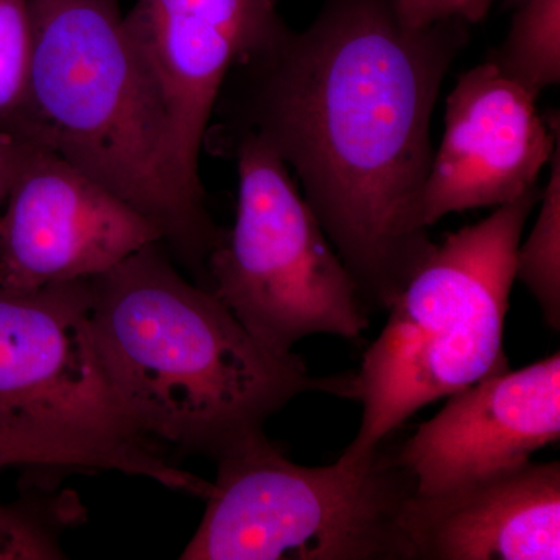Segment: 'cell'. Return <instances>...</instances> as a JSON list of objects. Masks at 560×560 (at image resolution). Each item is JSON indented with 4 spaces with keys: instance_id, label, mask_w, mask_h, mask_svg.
<instances>
[{
    "instance_id": "6da1fadb",
    "label": "cell",
    "mask_w": 560,
    "mask_h": 560,
    "mask_svg": "<svg viewBox=\"0 0 560 560\" xmlns=\"http://www.w3.org/2000/svg\"><path fill=\"white\" fill-rule=\"evenodd\" d=\"M463 21L410 27L390 0H324L226 81L231 128L293 172L368 311H388L436 248L422 219L431 117L469 44Z\"/></svg>"
},
{
    "instance_id": "7a4b0ae2",
    "label": "cell",
    "mask_w": 560,
    "mask_h": 560,
    "mask_svg": "<svg viewBox=\"0 0 560 560\" xmlns=\"http://www.w3.org/2000/svg\"><path fill=\"white\" fill-rule=\"evenodd\" d=\"M103 366L140 436L219 458L307 393L349 399L350 374L315 377L260 345L162 242L90 279Z\"/></svg>"
},
{
    "instance_id": "3957f363",
    "label": "cell",
    "mask_w": 560,
    "mask_h": 560,
    "mask_svg": "<svg viewBox=\"0 0 560 560\" xmlns=\"http://www.w3.org/2000/svg\"><path fill=\"white\" fill-rule=\"evenodd\" d=\"M33 65L21 139L54 151L138 210L209 290L224 230L180 176L172 125L117 0H31Z\"/></svg>"
},
{
    "instance_id": "277c9868",
    "label": "cell",
    "mask_w": 560,
    "mask_h": 560,
    "mask_svg": "<svg viewBox=\"0 0 560 560\" xmlns=\"http://www.w3.org/2000/svg\"><path fill=\"white\" fill-rule=\"evenodd\" d=\"M540 191L448 234L408 280L350 374L349 399L363 411L342 455H371L427 405L510 370L504 327L515 254Z\"/></svg>"
},
{
    "instance_id": "5b68a950",
    "label": "cell",
    "mask_w": 560,
    "mask_h": 560,
    "mask_svg": "<svg viewBox=\"0 0 560 560\" xmlns=\"http://www.w3.org/2000/svg\"><path fill=\"white\" fill-rule=\"evenodd\" d=\"M217 464L183 560H415L401 525L415 486L383 444L308 467L260 431Z\"/></svg>"
},
{
    "instance_id": "8992f818",
    "label": "cell",
    "mask_w": 560,
    "mask_h": 560,
    "mask_svg": "<svg viewBox=\"0 0 560 560\" xmlns=\"http://www.w3.org/2000/svg\"><path fill=\"white\" fill-rule=\"evenodd\" d=\"M232 140L237 213L210 253L209 290L278 355L313 335L357 340L370 311L296 179L259 136Z\"/></svg>"
},
{
    "instance_id": "52a82bcc",
    "label": "cell",
    "mask_w": 560,
    "mask_h": 560,
    "mask_svg": "<svg viewBox=\"0 0 560 560\" xmlns=\"http://www.w3.org/2000/svg\"><path fill=\"white\" fill-rule=\"evenodd\" d=\"M0 422L154 447L132 425L103 366L90 279L0 290Z\"/></svg>"
},
{
    "instance_id": "ba28073f",
    "label": "cell",
    "mask_w": 560,
    "mask_h": 560,
    "mask_svg": "<svg viewBox=\"0 0 560 560\" xmlns=\"http://www.w3.org/2000/svg\"><path fill=\"white\" fill-rule=\"evenodd\" d=\"M154 242L161 232L138 210L36 147L0 209V290L92 279Z\"/></svg>"
},
{
    "instance_id": "9c48e42d",
    "label": "cell",
    "mask_w": 560,
    "mask_h": 560,
    "mask_svg": "<svg viewBox=\"0 0 560 560\" xmlns=\"http://www.w3.org/2000/svg\"><path fill=\"white\" fill-rule=\"evenodd\" d=\"M282 0H138L125 27L172 125L176 162L191 194L205 198L200 154L232 70L289 25Z\"/></svg>"
},
{
    "instance_id": "30bf717a",
    "label": "cell",
    "mask_w": 560,
    "mask_h": 560,
    "mask_svg": "<svg viewBox=\"0 0 560 560\" xmlns=\"http://www.w3.org/2000/svg\"><path fill=\"white\" fill-rule=\"evenodd\" d=\"M521 84L486 61L459 77L445 101V130L423 190L427 228L453 212L500 208L536 187L560 140Z\"/></svg>"
},
{
    "instance_id": "8fae6325",
    "label": "cell",
    "mask_w": 560,
    "mask_h": 560,
    "mask_svg": "<svg viewBox=\"0 0 560 560\" xmlns=\"http://www.w3.org/2000/svg\"><path fill=\"white\" fill-rule=\"evenodd\" d=\"M396 452L415 495L452 492L521 469L560 438V355L447 397Z\"/></svg>"
},
{
    "instance_id": "7c38bea8",
    "label": "cell",
    "mask_w": 560,
    "mask_h": 560,
    "mask_svg": "<svg viewBox=\"0 0 560 560\" xmlns=\"http://www.w3.org/2000/svg\"><path fill=\"white\" fill-rule=\"evenodd\" d=\"M401 525L415 560H559L560 464L530 463L441 495H412Z\"/></svg>"
},
{
    "instance_id": "4fadbf2b",
    "label": "cell",
    "mask_w": 560,
    "mask_h": 560,
    "mask_svg": "<svg viewBox=\"0 0 560 560\" xmlns=\"http://www.w3.org/2000/svg\"><path fill=\"white\" fill-rule=\"evenodd\" d=\"M9 469L38 475L120 471L149 478L172 490H186L191 482L189 471L165 463L149 445L20 430L0 422V474Z\"/></svg>"
},
{
    "instance_id": "5bb4252c",
    "label": "cell",
    "mask_w": 560,
    "mask_h": 560,
    "mask_svg": "<svg viewBox=\"0 0 560 560\" xmlns=\"http://www.w3.org/2000/svg\"><path fill=\"white\" fill-rule=\"evenodd\" d=\"M84 521L86 510L73 490L27 482L20 499L0 501V560L66 559L62 536Z\"/></svg>"
},
{
    "instance_id": "9a60e30c",
    "label": "cell",
    "mask_w": 560,
    "mask_h": 560,
    "mask_svg": "<svg viewBox=\"0 0 560 560\" xmlns=\"http://www.w3.org/2000/svg\"><path fill=\"white\" fill-rule=\"evenodd\" d=\"M489 62L534 98L560 81V0H522Z\"/></svg>"
},
{
    "instance_id": "2e32d148",
    "label": "cell",
    "mask_w": 560,
    "mask_h": 560,
    "mask_svg": "<svg viewBox=\"0 0 560 560\" xmlns=\"http://www.w3.org/2000/svg\"><path fill=\"white\" fill-rule=\"evenodd\" d=\"M539 215L515 254V282L536 298L551 329L560 327V140L550 161V176L540 191Z\"/></svg>"
},
{
    "instance_id": "e0dca14e",
    "label": "cell",
    "mask_w": 560,
    "mask_h": 560,
    "mask_svg": "<svg viewBox=\"0 0 560 560\" xmlns=\"http://www.w3.org/2000/svg\"><path fill=\"white\" fill-rule=\"evenodd\" d=\"M33 47L31 0H0V135L20 138L31 92Z\"/></svg>"
},
{
    "instance_id": "ac0fdd59",
    "label": "cell",
    "mask_w": 560,
    "mask_h": 560,
    "mask_svg": "<svg viewBox=\"0 0 560 560\" xmlns=\"http://www.w3.org/2000/svg\"><path fill=\"white\" fill-rule=\"evenodd\" d=\"M405 24L427 27L434 22L456 20L467 25L478 24L488 18L497 0H390ZM521 3L522 0H512Z\"/></svg>"
},
{
    "instance_id": "d6986e66",
    "label": "cell",
    "mask_w": 560,
    "mask_h": 560,
    "mask_svg": "<svg viewBox=\"0 0 560 560\" xmlns=\"http://www.w3.org/2000/svg\"><path fill=\"white\" fill-rule=\"evenodd\" d=\"M31 140L0 135V209L5 202L11 184L16 179L18 173L24 167L25 161L36 149Z\"/></svg>"
}]
</instances>
